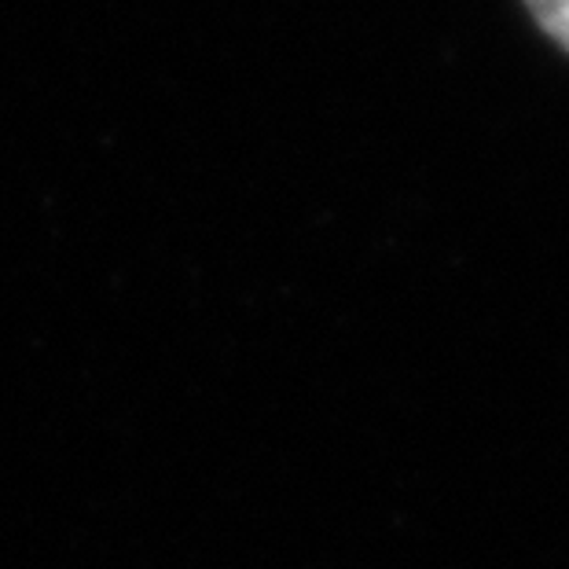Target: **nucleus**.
Here are the masks:
<instances>
[{
  "label": "nucleus",
  "mask_w": 569,
  "mask_h": 569,
  "mask_svg": "<svg viewBox=\"0 0 569 569\" xmlns=\"http://www.w3.org/2000/svg\"><path fill=\"white\" fill-rule=\"evenodd\" d=\"M522 4L543 38L569 56V0H522Z\"/></svg>",
  "instance_id": "1"
}]
</instances>
